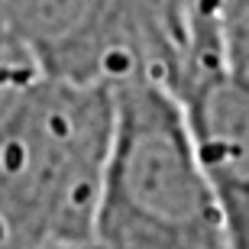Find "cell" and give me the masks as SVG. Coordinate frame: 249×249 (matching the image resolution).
I'll return each mask as SVG.
<instances>
[{"label": "cell", "instance_id": "cell-1", "mask_svg": "<svg viewBox=\"0 0 249 249\" xmlns=\"http://www.w3.org/2000/svg\"><path fill=\"white\" fill-rule=\"evenodd\" d=\"M113 84L49 74L0 126V249L91 243Z\"/></svg>", "mask_w": 249, "mask_h": 249}, {"label": "cell", "instance_id": "cell-2", "mask_svg": "<svg viewBox=\"0 0 249 249\" xmlns=\"http://www.w3.org/2000/svg\"><path fill=\"white\" fill-rule=\"evenodd\" d=\"M94 249H236L162 84H113V136L91 230Z\"/></svg>", "mask_w": 249, "mask_h": 249}, {"label": "cell", "instance_id": "cell-3", "mask_svg": "<svg viewBox=\"0 0 249 249\" xmlns=\"http://www.w3.org/2000/svg\"><path fill=\"white\" fill-rule=\"evenodd\" d=\"M0 36L33 52L55 78L107 84L129 78L117 0H0Z\"/></svg>", "mask_w": 249, "mask_h": 249}, {"label": "cell", "instance_id": "cell-4", "mask_svg": "<svg viewBox=\"0 0 249 249\" xmlns=\"http://www.w3.org/2000/svg\"><path fill=\"white\" fill-rule=\"evenodd\" d=\"M175 101L191 152L227 217L233 246L249 249V78L217 71Z\"/></svg>", "mask_w": 249, "mask_h": 249}, {"label": "cell", "instance_id": "cell-5", "mask_svg": "<svg viewBox=\"0 0 249 249\" xmlns=\"http://www.w3.org/2000/svg\"><path fill=\"white\" fill-rule=\"evenodd\" d=\"M49 78L33 52L0 36V126L29 101V94Z\"/></svg>", "mask_w": 249, "mask_h": 249}, {"label": "cell", "instance_id": "cell-6", "mask_svg": "<svg viewBox=\"0 0 249 249\" xmlns=\"http://www.w3.org/2000/svg\"><path fill=\"white\" fill-rule=\"evenodd\" d=\"M49 249H94V243H84V246H49Z\"/></svg>", "mask_w": 249, "mask_h": 249}]
</instances>
